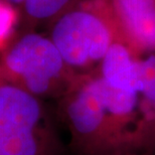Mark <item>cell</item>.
Instances as JSON below:
<instances>
[{
  "label": "cell",
  "instance_id": "1",
  "mask_svg": "<svg viewBox=\"0 0 155 155\" xmlns=\"http://www.w3.org/2000/svg\"><path fill=\"white\" fill-rule=\"evenodd\" d=\"M49 38L70 69L100 64L121 41L110 13L99 0H81L52 21Z\"/></svg>",
  "mask_w": 155,
  "mask_h": 155
},
{
  "label": "cell",
  "instance_id": "2",
  "mask_svg": "<svg viewBox=\"0 0 155 155\" xmlns=\"http://www.w3.org/2000/svg\"><path fill=\"white\" fill-rule=\"evenodd\" d=\"M4 67L35 97L52 91L70 70L52 40L38 33L21 36L6 54Z\"/></svg>",
  "mask_w": 155,
  "mask_h": 155
},
{
  "label": "cell",
  "instance_id": "3",
  "mask_svg": "<svg viewBox=\"0 0 155 155\" xmlns=\"http://www.w3.org/2000/svg\"><path fill=\"white\" fill-rule=\"evenodd\" d=\"M115 23L121 41L136 54L155 52V0H99Z\"/></svg>",
  "mask_w": 155,
  "mask_h": 155
},
{
  "label": "cell",
  "instance_id": "4",
  "mask_svg": "<svg viewBox=\"0 0 155 155\" xmlns=\"http://www.w3.org/2000/svg\"><path fill=\"white\" fill-rule=\"evenodd\" d=\"M67 117L81 139L99 140L107 135L108 115L98 88L97 76L83 81L67 104Z\"/></svg>",
  "mask_w": 155,
  "mask_h": 155
},
{
  "label": "cell",
  "instance_id": "5",
  "mask_svg": "<svg viewBox=\"0 0 155 155\" xmlns=\"http://www.w3.org/2000/svg\"><path fill=\"white\" fill-rule=\"evenodd\" d=\"M42 117L0 112V155H40Z\"/></svg>",
  "mask_w": 155,
  "mask_h": 155
},
{
  "label": "cell",
  "instance_id": "6",
  "mask_svg": "<svg viewBox=\"0 0 155 155\" xmlns=\"http://www.w3.org/2000/svg\"><path fill=\"white\" fill-rule=\"evenodd\" d=\"M138 55L122 41L114 42L100 63V76L114 88L139 93Z\"/></svg>",
  "mask_w": 155,
  "mask_h": 155
},
{
  "label": "cell",
  "instance_id": "7",
  "mask_svg": "<svg viewBox=\"0 0 155 155\" xmlns=\"http://www.w3.org/2000/svg\"><path fill=\"white\" fill-rule=\"evenodd\" d=\"M76 2L77 0H25L22 9L30 22L39 23L54 21Z\"/></svg>",
  "mask_w": 155,
  "mask_h": 155
},
{
  "label": "cell",
  "instance_id": "8",
  "mask_svg": "<svg viewBox=\"0 0 155 155\" xmlns=\"http://www.w3.org/2000/svg\"><path fill=\"white\" fill-rule=\"evenodd\" d=\"M139 94L144 100L155 107V54L145 58H139Z\"/></svg>",
  "mask_w": 155,
  "mask_h": 155
},
{
  "label": "cell",
  "instance_id": "9",
  "mask_svg": "<svg viewBox=\"0 0 155 155\" xmlns=\"http://www.w3.org/2000/svg\"><path fill=\"white\" fill-rule=\"evenodd\" d=\"M16 11L13 6L4 0H0V42L8 38L16 23Z\"/></svg>",
  "mask_w": 155,
  "mask_h": 155
},
{
  "label": "cell",
  "instance_id": "10",
  "mask_svg": "<svg viewBox=\"0 0 155 155\" xmlns=\"http://www.w3.org/2000/svg\"><path fill=\"white\" fill-rule=\"evenodd\" d=\"M5 2H7L8 4H10L11 6H13V7H22L23 3L25 2V0H4Z\"/></svg>",
  "mask_w": 155,
  "mask_h": 155
}]
</instances>
